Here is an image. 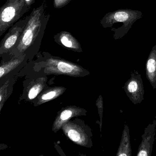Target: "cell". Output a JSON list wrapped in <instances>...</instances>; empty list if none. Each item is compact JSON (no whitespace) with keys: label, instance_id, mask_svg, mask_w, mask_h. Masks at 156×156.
<instances>
[{"label":"cell","instance_id":"obj_7","mask_svg":"<svg viewBox=\"0 0 156 156\" xmlns=\"http://www.w3.org/2000/svg\"><path fill=\"white\" fill-rule=\"evenodd\" d=\"M67 135L70 139L72 140L74 142L78 143H81L82 141V136L81 133L77 131L76 129H71L67 132Z\"/></svg>","mask_w":156,"mask_h":156},{"label":"cell","instance_id":"obj_9","mask_svg":"<svg viewBox=\"0 0 156 156\" xmlns=\"http://www.w3.org/2000/svg\"><path fill=\"white\" fill-rule=\"evenodd\" d=\"M41 86L40 85H36L33 87L29 93V98L30 99H33L37 96L38 94L41 91Z\"/></svg>","mask_w":156,"mask_h":156},{"label":"cell","instance_id":"obj_14","mask_svg":"<svg viewBox=\"0 0 156 156\" xmlns=\"http://www.w3.org/2000/svg\"><path fill=\"white\" fill-rule=\"evenodd\" d=\"M61 41L62 43L67 47H71L72 46V43L66 37H63L61 39Z\"/></svg>","mask_w":156,"mask_h":156},{"label":"cell","instance_id":"obj_11","mask_svg":"<svg viewBox=\"0 0 156 156\" xmlns=\"http://www.w3.org/2000/svg\"><path fill=\"white\" fill-rule=\"evenodd\" d=\"M33 36V34L32 31L31 30H28L24 34L23 39V42L24 44L25 45H28L30 44L32 41Z\"/></svg>","mask_w":156,"mask_h":156},{"label":"cell","instance_id":"obj_10","mask_svg":"<svg viewBox=\"0 0 156 156\" xmlns=\"http://www.w3.org/2000/svg\"><path fill=\"white\" fill-rule=\"evenodd\" d=\"M128 14L124 12H116L114 15L115 20L116 21L120 22L126 21L128 19Z\"/></svg>","mask_w":156,"mask_h":156},{"label":"cell","instance_id":"obj_3","mask_svg":"<svg viewBox=\"0 0 156 156\" xmlns=\"http://www.w3.org/2000/svg\"><path fill=\"white\" fill-rule=\"evenodd\" d=\"M118 156H131V149L129 139V129L125 125L122 134V139L117 153Z\"/></svg>","mask_w":156,"mask_h":156},{"label":"cell","instance_id":"obj_6","mask_svg":"<svg viewBox=\"0 0 156 156\" xmlns=\"http://www.w3.org/2000/svg\"><path fill=\"white\" fill-rule=\"evenodd\" d=\"M15 10L12 7L6 8L2 13V20L4 22H9L14 18Z\"/></svg>","mask_w":156,"mask_h":156},{"label":"cell","instance_id":"obj_15","mask_svg":"<svg viewBox=\"0 0 156 156\" xmlns=\"http://www.w3.org/2000/svg\"><path fill=\"white\" fill-rule=\"evenodd\" d=\"M26 1H29L30 0H26Z\"/></svg>","mask_w":156,"mask_h":156},{"label":"cell","instance_id":"obj_2","mask_svg":"<svg viewBox=\"0 0 156 156\" xmlns=\"http://www.w3.org/2000/svg\"><path fill=\"white\" fill-rule=\"evenodd\" d=\"M156 128V118L152 124H149L145 129L142 136V140L138 151L137 156H151L155 140Z\"/></svg>","mask_w":156,"mask_h":156},{"label":"cell","instance_id":"obj_13","mask_svg":"<svg viewBox=\"0 0 156 156\" xmlns=\"http://www.w3.org/2000/svg\"><path fill=\"white\" fill-rule=\"evenodd\" d=\"M56 94V93L55 91H51L45 94H44L42 96V99L44 100H50L55 97Z\"/></svg>","mask_w":156,"mask_h":156},{"label":"cell","instance_id":"obj_12","mask_svg":"<svg viewBox=\"0 0 156 156\" xmlns=\"http://www.w3.org/2000/svg\"><path fill=\"white\" fill-rule=\"evenodd\" d=\"M17 40L16 35H13L9 37L5 43V47L7 49L11 48L12 45H14Z\"/></svg>","mask_w":156,"mask_h":156},{"label":"cell","instance_id":"obj_4","mask_svg":"<svg viewBox=\"0 0 156 156\" xmlns=\"http://www.w3.org/2000/svg\"><path fill=\"white\" fill-rule=\"evenodd\" d=\"M146 76L154 89L156 88V57H150L146 64Z\"/></svg>","mask_w":156,"mask_h":156},{"label":"cell","instance_id":"obj_8","mask_svg":"<svg viewBox=\"0 0 156 156\" xmlns=\"http://www.w3.org/2000/svg\"><path fill=\"white\" fill-rule=\"evenodd\" d=\"M74 111L73 109H68L64 110L61 113L59 119V122L62 123L63 121H66L73 116Z\"/></svg>","mask_w":156,"mask_h":156},{"label":"cell","instance_id":"obj_1","mask_svg":"<svg viewBox=\"0 0 156 156\" xmlns=\"http://www.w3.org/2000/svg\"><path fill=\"white\" fill-rule=\"evenodd\" d=\"M124 90L133 103L140 104L144 99V89L141 75L137 72L131 73L130 78L125 83Z\"/></svg>","mask_w":156,"mask_h":156},{"label":"cell","instance_id":"obj_5","mask_svg":"<svg viewBox=\"0 0 156 156\" xmlns=\"http://www.w3.org/2000/svg\"><path fill=\"white\" fill-rule=\"evenodd\" d=\"M57 68L60 72L64 73H73L77 71L76 66L63 62H59L57 65Z\"/></svg>","mask_w":156,"mask_h":156}]
</instances>
